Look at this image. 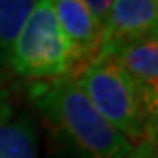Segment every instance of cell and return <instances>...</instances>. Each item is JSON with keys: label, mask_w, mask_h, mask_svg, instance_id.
Here are the masks:
<instances>
[{"label": "cell", "mask_w": 158, "mask_h": 158, "mask_svg": "<svg viewBox=\"0 0 158 158\" xmlns=\"http://www.w3.org/2000/svg\"><path fill=\"white\" fill-rule=\"evenodd\" d=\"M30 100L72 158H113L128 144L97 113L72 77L35 83L30 86Z\"/></svg>", "instance_id": "1"}, {"label": "cell", "mask_w": 158, "mask_h": 158, "mask_svg": "<svg viewBox=\"0 0 158 158\" xmlns=\"http://www.w3.org/2000/svg\"><path fill=\"white\" fill-rule=\"evenodd\" d=\"M76 85L97 113L128 142L155 141L156 119L151 118L119 63L111 56H95L81 69Z\"/></svg>", "instance_id": "2"}, {"label": "cell", "mask_w": 158, "mask_h": 158, "mask_svg": "<svg viewBox=\"0 0 158 158\" xmlns=\"http://www.w3.org/2000/svg\"><path fill=\"white\" fill-rule=\"evenodd\" d=\"M9 69L27 79L67 77L76 70L72 49L56 21L51 0H37L11 49Z\"/></svg>", "instance_id": "3"}, {"label": "cell", "mask_w": 158, "mask_h": 158, "mask_svg": "<svg viewBox=\"0 0 158 158\" xmlns=\"http://www.w3.org/2000/svg\"><path fill=\"white\" fill-rule=\"evenodd\" d=\"M158 34V0H114L100 32L97 56H109L118 48Z\"/></svg>", "instance_id": "4"}, {"label": "cell", "mask_w": 158, "mask_h": 158, "mask_svg": "<svg viewBox=\"0 0 158 158\" xmlns=\"http://www.w3.org/2000/svg\"><path fill=\"white\" fill-rule=\"evenodd\" d=\"M149 35L118 48L109 56L114 58L134 83L142 104L151 118L158 113V39Z\"/></svg>", "instance_id": "5"}, {"label": "cell", "mask_w": 158, "mask_h": 158, "mask_svg": "<svg viewBox=\"0 0 158 158\" xmlns=\"http://www.w3.org/2000/svg\"><path fill=\"white\" fill-rule=\"evenodd\" d=\"M56 21L67 37L76 70L93 60L100 48V27L85 0H51Z\"/></svg>", "instance_id": "6"}, {"label": "cell", "mask_w": 158, "mask_h": 158, "mask_svg": "<svg viewBox=\"0 0 158 158\" xmlns=\"http://www.w3.org/2000/svg\"><path fill=\"white\" fill-rule=\"evenodd\" d=\"M0 158H39L37 127L28 114L0 125Z\"/></svg>", "instance_id": "7"}, {"label": "cell", "mask_w": 158, "mask_h": 158, "mask_svg": "<svg viewBox=\"0 0 158 158\" xmlns=\"http://www.w3.org/2000/svg\"><path fill=\"white\" fill-rule=\"evenodd\" d=\"M37 0H0V69H9L11 49Z\"/></svg>", "instance_id": "8"}, {"label": "cell", "mask_w": 158, "mask_h": 158, "mask_svg": "<svg viewBox=\"0 0 158 158\" xmlns=\"http://www.w3.org/2000/svg\"><path fill=\"white\" fill-rule=\"evenodd\" d=\"M12 86L11 77L6 74L4 69H0V125L7 123L14 118V104H12Z\"/></svg>", "instance_id": "9"}, {"label": "cell", "mask_w": 158, "mask_h": 158, "mask_svg": "<svg viewBox=\"0 0 158 158\" xmlns=\"http://www.w3.org/2000/svg\"><path fill=\"white\" fill-rule=\"evenodd\" d=\"M113 158H156L155 156V141L128 142Z\"/></svg>", "instance_id": "10"}, {"label": "cell", "mask_w": 158, "mask_h": 158, "mask_svg": "<svg viewBox=\"0 0 158 158\" xmlns=\"http://www.w3.org/2000/svg\"><path fill=\"white\" fill-rule=\"evenodd\" d=\"M85 2H86V6H88V9H90L93 19L98 23V27H100V30H102V27H104V23L107 19V14H109V11H111V7H113L114 0H85Z\"/></svg>", "instance_id": "11"}]
</instances>
